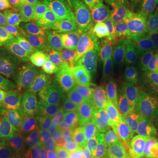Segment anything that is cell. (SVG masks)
<instances>
[{
	"instance_id": "1",
	"label": "cell",
	"mask_w": 158,
	"mask_h": 158,
	"mask_svg": "<svg viewBox=\"0 0 158 158\" xmlns=\"http://www.w3.org/2000/svg\"><path fill=\"white\" fill-rule=\"evenodd\" d=\"M42 125L9 92L0 94V148L14 157L25 156Z\"/></svg>"
},
{
	"instance_id": "28",
	"label": "cell",
	"mask_w": 158,
	"mask_h": 158,
	"mask_svg": "<svg viewBox=\"0 0 158 158\" xmlns=\"http://www.w3.org/2000/svg\"><path fill=\"white\" fill-rule=\"evenodd\" d=\"M13 47L7 27L0 23V52H6Z\"/></svg>"
},
{
	"instance_id": "23",
	"label": "cell",
	"mask_w": 158,
	"mask_h": 158,
	"mask_svg": "<svg viewBox=\"0 0 158 158\" xmlns=\"http://www.w3.org/2000/svg\"><path fill=\"white\" fill-rule=\"evenodd\" d=\"M27 17L17 0H0V20Z\"/></svg>"
},
{
	"instance_id": "24",
	"label": "cell",
	"mask_w": 158,
	"mask_h": 158,
	"mask_svg": "<svg viewBox=\"0 0 158 158\" xmlns=\"http://www.w3.org/2000/svg\"><path fill=\"white\" fill-rule=\"evenodd\" d=\"M69 158H104V156L99 150L90 147L85 141H80L74 145Z\"/></svg>"
},
{
	"instance_id": "21",
	"label": "cell",
	"mask_w": 158,
	"mask_h": 158,
	"mask_svg": "<svg viewBox=\"0 0 158 158\" xmlns=\"http://www.w3.org/2000/svg\"><path fill=\"white\" fill-rule=\"evenodd\" d=\"M117 137L116 134L96 119L84 133L85 141L92 148L100 149L111 147Z\"/></svg>"
},
{
	"instance_id": "11",
	"label": "cell",
	"mask_w": 158,
	"mask_h": 158,
	"mask_svg": "<svg viewBox=\"0 0 158 158\" xmlns=\"http://www.w3.org/2000/svg\"><path fill=\"white\" fill-rule=\"evenodd\" d=\"M34 18H35L43 35L44 44L57 45L62 40H64L68 11L51 7H43Z\"/></svg>"
},
{
	"instance_id": "14",
	"label": "cell",
	"mask_w": 158,
	"mask_h": 158,
	"mask_svg": "<svg viewBox=\"0 0 158 158\" xmlns=\"http://www.w3.org/2000/svg\"><path fill=\"white\" fill-rule=\"evenodd\" d=\"M95 120L92 109L84 102L74 100L60 112L59 121L69 132L80 135L85 133Z\"/></svg>"
},
{
	"instance_id": "15",
	"label": "cell",
	"mask_w": 158,
	"mask_h": 158,
	"mask_svg": "<svg viewBox=\"0 0 158 158\" xmlns=\"http://www.w3.org/2000/svg\"><path fill=\"white\" fill-rule=\"evenodd\" d=\"M111 158H148L141 136L127 125L111 146Z\"/></svg>"
},
{
	"instance_id": "17",
	"label": "cell",
	"mask_w": 158,
	"mask_h": 158,
	"mask_svg": "<svg viewBox=\"0 0 158 158\" xmlns=\"http://www.w3.org/2000/svg\"><path fill=\"white\" fill-rule=\"evenodd\" d=\"M34 77L36 85L40 90L51 101L56 104L60 107H64L69 105L73 99L62 90V87L56 81L50 74L47 71H41L34 75Z\"/></svg>"
},
{
	"instance_id": "32",
	"label": "cell",
	"mask_w": 158,
	"mask_h": 158,
	"mask_svg": "<svg viewBox=\"0 0 158 158\" xmlns=\"http://www.w3.org/2000/svg\"><path fill=\"white\" fill-rule=\"evenodd\" d=\"M108 158H111V157H110V156H109V157H108Z\"/></svg>"
},
{
	"instance_id": "13",
	"label": "cell",
	"mask_w": 158,
	"mask_h": 158,
	"mask_svg": "<svg viewBox=\"0 0 158 158\" xmlns=\"http://www.w3.org/2000/svg\"><path fill=\"white\" fill-rule=\"evenodd\" d=\"M84 103L92 109L96 120L117 135L121 134L127 127L118 103L104 99L98 95Z\"/></svg>"
},
{
	"instance_id": "10",
	"label": "cell",
	"mask_w": 158,
	"mask_h": 158,
	"mask_svg": "<svg viewBox=\"0 0 158 158\" xmlns=\"http://www.w3.org/2000/svg\"><path fill=\"white\" fill-rule=\"evenodd\" d=\"M37 55L57 68L92 71L91 60L83 57L69 46L57 44L41 47Z\"/></svg>"
},
{
	"instance_id": "18",
	"label": "cell",
	"mask_w": 158,
	"mask_h": 158,
	"mask_svg": "<svg viewBox=\"0 0 158 158\" xmlns=\"http://www.w3.org/2000/svg\"><path fill=\"white\" fill-rule=\"evenodd\" d=\"M147 27L158 61V0H134Z\"/></svg>"
},
{
	"instance_id": "19",
	"label": "cell",
	"mask_w": 158,
	"mask_h": 158,
	"mask_svg": "<svg viewBox=\"0 0 158 158\" xmlns=\"http://www.w3.org/2000/svg\"><path fill=\"white\" fill-rule=\"evenodd\" d=\"M30 74L19 67L5 52H0V94L8 91L16 81Z\"/></svg>"
},
{
	"instance_id": "2",
	"label": "cell",
	"mask_w": 158,
	"mask_h": 158,
	"mask_svg": "<svg viewBox=\"0 0 158 158\" xmlns=\"http://www.w3.org/2000/svg\"><path fill=\"white\" fill-rule=\"evenodd\" d=\"M86 6L107 24L118 40L151 42L147 27L134 0H85Z\"/></svg>"
},
{
	"instance_id": "8",
	"label": "cell",
	"mask_w": 158,
	"mask_h": 158,
	"mask_svg": "<svg viewBox=\"0 0 158 158\" xmlns=\"http://www.w3.org/2000/svg\"><path fill=\"white\" fill-rule=\"evenodd\" d=\"M97 95L109 101L120 103L127 96L120 67L105 60H91Z\"/></svg>"
},
{
	"instance_id": "9",
	"label": "cell",
	"mask_w": 158,
	"mask_h": 158,
	"mask_svg": "<svg viewBox=\"0 0 158 158\" xmlns=\"http://www.w3.org/2000/svg\"><path fill=\"white\" fill-rule=\"evenodd\" d=\"M13 47L37 55L44 44L43 35L35 18H17L7 23Z\"/></svg>"
},
{
	"instance_id": "27",
	"label": "cell",
	"mask_w": 158,
	"mask_h": 158,
	"mask_svg": "<svg viewBox=\"0 0 158 158\" xmlns=\"http://www.w3.org/2000/svg\"><path fill=\"white\" fill-rule=\"evenodd\" d=\"M77 3H78L77 0H47L45 6L43 7H51V8L69 11Z\"/></svg>"
},
{
	"instance_id": "16",
	"label": "cell",
	"mask_w": 158,
	"mask_h": 158,
	"mask_svg": "<svg viewBox=\"0 0 158 158\" xmlns=\"http://www.w3.org/2000/svg\"><path fill=\"white\" fill-rule=\"evenodd\" d=\"M97 18L98 14L89 6L77 3L68 11L64 40L73 44Z\"/></svg>"
},
{
	"instance_id": "20",
	"label": "cell",
	"mask_w": 158,
	"mask_h": 158,
	"mask_svg": "<svg viewBox=\"0 0 158 158\" xmlns=\"http://www.w3.org/2000/svg\"><path fill=\"white\" fill-rule=\"evenodd\" d=\"M120 70L127 95L131 98L151 101L148 92L146 81L136 72L134 67L122 66L120 67Z\"/></svg>"
},
{
	"instance_id": "31",
	"label": "cell",
	"mask_w": 158,
	"mask_h": 158,
	"mask_svg": "<svg viewBox=\"0 0 158 158\" xmlns=\"http://www.w3.org/2000/svg\"><path fill=\"white\" fill-rule=\"evenodd\" d=\"M152 129H158V118L156 120V121H155V122H154L151 130ZM151 130H150V131H151Z\"/></svg>"
},
{
	"instance_id": "12",
	"label": "cell",
	"mask_w": 158,
	"mask_h": 158,
	"mask_svg": "<svg viewBox=\"0 0 158 158\" xmlns=\"http://www.w3.org/2000/svg\"><path fill=\"white\" fill-rule=\"evenodd\" d=\"M118 104L127 124L135 130L141 138L150 132L154 124L151 101L131 98Z\"/></svg>"
},
{
	"instance_id": "5",
	"label": "cell",
	"mask_w": 158,
	"mask_h": 158,
	"mask_svg": "<svg viewBox=\"0 0 158 158\" xmlns=\"http://www.w3.org/2000/svg\"><path fill=\"white\" fill-rule=\"evenodd\" d=\"M37 56L46 71L56 79L62 90L73 100L85 102L97 96L92 71L57 68L38 55Z\"/></svg>"
},
{
	"instance_id": "7",
	"label": "cell",
	"mask_w": 158,
	"mask_h": 158,
	"mask_svg": "<svg viewBox=\"0 0 158 158\" xmlns=\"http://www.w3.org/2000/svg\"><path fill=\"white\" fill-rule=\"evenodd\" d=\"M156 59L152 43L140 39L117 40L108 49L105 61L117 66H134Z\"/></svg>"
},
{
	"instance_id": "26",
	"label": "cell",
	"mask_w": 158,
	"mask_h": 158,
	"mask_svg": "<svg viewBox=\"0 0 158 158\" xmlns=\"http://www.w3.org/2000/svg\"><path fill=\"white\" fill-rule=\"evenodd\" d=\"M24 12L30 17H34L42 7L45 6L47 0H17Z\"/></svg>"
},
{
	"instance_id": "25",
	"label": "cell",
	"mask_w": 158,
	"mask_h": 158,
	"mask_svg": "<svg viewBox=\"0 0 158 158\" xmlns=\"http://www.w3.org/2000/svg\"><path fill=\"white\" fill-rule=\"evenodd\" d=\"M148 158H158V129H152L141 137Z\"/></svg>"
},
{
	"instance_id": "6",
	"label": "cell",
	"mask_w": 158,
	"mask_h": 158,
	"mask_svg": "<svg viewBox=\"0 0 158 158\" xmlns=\"http://www.w3.org/2000/svg\"><path fill=\"white\" fill-rule=\"evenodd\" d=\"M117 40L112 29L98 17L74 42L72 48L90 60H104L109 48Z\"/></svg>"
},
{
	"instance_id": "3",
	"label": "cell",
	"mask_w": 158,
	"mask_h": 158,
	"mask_svg": "<svg viewBox=\"0 0 158 158\" xmlns=\"http://www.w3.org/2000/svg\"><path fill=\"white\" fill-rule=\"evenodd\" d=\"M8 92L43 125H54L59 120L62 108L40 90L32 75L19 79Z\"/></svg>"
},
{
	"instance_id": "30",
	"label": "cell",
	"mask_w": 158,
	"mask_h": 158,
	"mask_svg": "<svg viewBox=\"0 0 158 158\" xmlns=\"http://www.w3.org/2000/svg\"><path fill=\"white\" fill-rule=\"evenodd\" d=\"M0 158H17V157H14V156H10V155L6 154L5 151H3V150L0 148Z\"/></svg>"
},
{
	"instance_id": "22",
	"label": "cell",
	"mask_w": 158,
	"mask_h": 158,
	"mask_svg": "<svg viewBox=\"0 0 158 158\" xmlns=\"http://www.w3.org/2000/svg\"><path fill=\"white\" fill-rule=\"evenodd\" d=\"M5 53L11 57V60L17 65L27 70L30 75L45 71V69L43 68L37 55L35 56V54L19 49L15 47H12L11 49Z\"/></svg>"
},
{
	"instance_id": "4",
	"label": "cell",
	"mask_w": 158,
	"mask_h": 158,
	"mask_svg": "<svg viewBox=\"0 0 158 158\" xmlns=\"http://www.w3.org/2000/svg\"><path fill=\"white\" fill-rule=\"evenodd\" d=\"M74 148L73 138L58 126L39 132L31 141L26 158H69Z\"/></svg>"
},
{
	"instance_id": "29",
	"label": "cell",
	"mask_w": 158,
	"mask_h": 158,
	"mask_svg": "<svg viewBox=\"0 0 158 158\" xmlns=\"http://www.w3.org/2000/svg\"><path fill=\"white\" fill-rule=\"evenodd\" d=\"M151 105H152V118L153 121L155 122L158 118V82L155 91L153 93L151 98Z\"/></svg>"
}]
</instances>
